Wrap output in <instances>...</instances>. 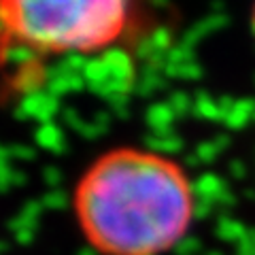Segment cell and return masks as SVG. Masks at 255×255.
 Segmentation results:
<instances>
[{
	"instance_id": "1",
	"label": "cell",
	"mask_w": 255,
	"mask_h": 255,
	"mask_svg": "<svg viewBox=\"0 0 255 255\" xmlns=\"http://www.w3.org/2000/svg\"><path fill=\"white\" fill-rule=\"evenodd\" d=\"M73 213L85 243L100 255H164L187 236L196 196L177 159L117 147L79 177Z\"/></svg>"
},
{
	"instance_id": "2",
	"label": "cell",
	"mask_w": 255,
	"mask_h": 255,
	"mask_svg": "<svg viewBox=\"0 0 255 255\" xmlns=\"http://www.w3.org/2000/svg\"><path fill=\"white\" fill-rule=\"evenodd\" d=\"M132 0H0V34L38 55L92 53L115 45Z\"/></svg>"
},
{
	"instance_id": "3",
	"label": "cell",
	"mask_w": 255,
	"mask_h": 255,
	"mask_svg": "<svg viewBox=\"0 0 255 255\" xmlns=\"http://www.w3.org/2000/svg\"><path fill=\"white\" fill-rule=\"evenodd\" d=\"M251 26H253V36H255V0H253V11H251Z\"/></svg>"
}]
</instances>
